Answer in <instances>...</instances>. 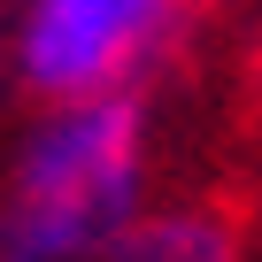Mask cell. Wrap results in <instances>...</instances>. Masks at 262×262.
Instances as JSON below:
<instances>
[{
    "label": "cell",
    "instance_id": "6da1fadb",
    "mask_svg": "<svg viewBox=\"0 0 262 262\" xmlns=\"http://www.w3.org/2000/svg\"><path fill=\"white\" fill-rule=\"evenodd\" d=\"M131 201H139V108L108 93L77 100L24 147L0 262H70L85 247H108L123 239Z\"/></svg>",
    "mask_w": 262,
    "mask_h": 262
},
{
    "label": "cell",
    "instance_id": "7a4b0ae2",
    "mask_svg": "<svg viewBox=\"0 0 262 262\" xmlns=\"http://www.w3.org/2000/svg\"><path fill=\"white\" fill-rule=\"evenodd\" d=\"M170 0H31L24 24V70L39 93L100 100V85L155 39Z\"/></svg>",
    "mask_w": 262,
    "mask_h": 262
},
{
    "label": "cell",
    "instance_id": "3957f363",
    "mask_svg": "<svg viewBox=\"0 0 262 262\" xmlns=\"http://www.w3.org/2000/svg\"><path fill=\"white\" fill-rule=\"evenodd\" d=\"M116 262H231V247H224V231L208 216H162V224L123 231Z\"/></svg>",
    "mask_w": 262,
    "mask_h": 262
}]
</instances>
